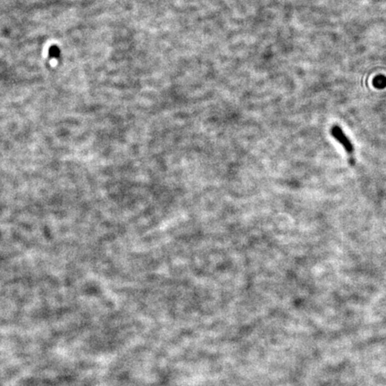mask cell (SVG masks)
I'll return each instance as SVG.
<instances>
[{"label":"cell","instance_id":"2","mask_svg":"<svg viewBox=\"0 0 386 386\" xmlns=\"http://www.w3.org/2000/svg\"><path fill=\"white\" fill-rule=\"evenodd\" d=\"M374 84L376 88H383L386 85V79L384 76H379L376 77L374 81Z\"/></svg>","mask_w":386,"mask_h":386},{"label":"cell","instance_id":"1","mask_svg":"<svg viewBox=\"0 0 386 386\" xmlns=\"http://www.w3.org/2000/svg\"><path fill=\"white\" fill-rule=\"evenodd\" d=\"M331 134H332V137L334 138L336 141L343 146V148L345 149V151L349 156L350 165L354 166V164H355V161H354V148L350 139L343 132V129L338 125H333L332 127Z\"/></svg>","mask_w":386,"mask_h":386}]
</instances>
